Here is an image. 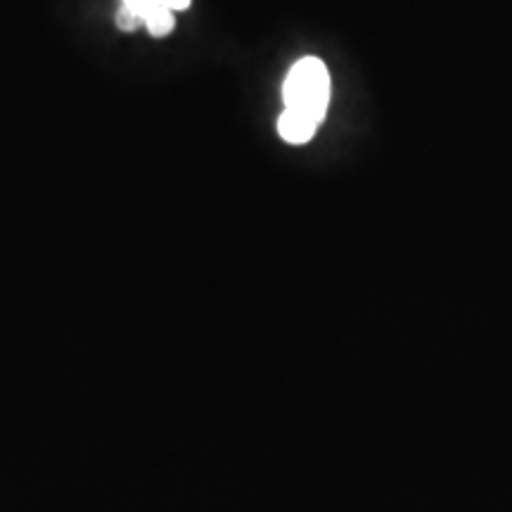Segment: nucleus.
Returning a JSON list of instances; mask_svg holds the SVG:
<instances>
[{
    "instance_id": "423d86ee",
    "label": "nucleus",
    "mask_w": 512,
    "mask_h": 512,
    "mask_svg": "<svg viewBox=\"0 0 512 512\" xmlns=\"http://www.w3.org/2000/svg\"><path fill=\"white\" fill-rule=\"evenodd\" d=\"M190 5V0H164V8H169L171 12L174 10H185Z\"/></svg>"
},
{
    "instance_id": "f257e3e1",
    "label": "nucleus",
    "mask_w": 512,
    "mask_h": 512,
    "mask_svg": "<svg viewBox=\"0 0 512 512\" xmlns=\"http://www.w3.org/2000/svg\"><path fill=\"white\" fill-rule=\"evenodd\" d=\"M287 110L302 112L316 124L325 119L330 105V74L318 57H304L290 69L285 79Z\"/></svg>"
},
{
    "instance_id": "20e7f679",
    "label": "nucleus",
    "mask_w": 512,
    "mask_h": 512,
    "mask_svg": "<svg viewBox=\"0 0 512 512\" xmlns=\"http://www.w3.org/2000/svg\"><path fill=\"white\" fill-rule=\"evenodd\" d=\"M124 5L136 12V15L140 17V22H143V17L147 15V12L155 10V8H164V0H124Z\"/></svg>"
},
{
    "instance_id": "39448f33",
    "label": "nucleus",
    "mask_w": 512,
    "mask_h": 512,
    "mask_svg": "<svg viewBox=\"0 0 512 512\" xmlns=\"http://www.w3.org/2000/svg\"><path fill=\"white\" fill-rule=\"evenodd\" d=\"M117 24L124 31H133L140 24V17L131 8H126V5H124V8H121L119 15H117Z\"/></svg>"
},
{
    "instance_id": "f03ea898",
    "label": "nucleus",
    "mask_w": 512,
    "mask_h": 512,
    "mask_svg": "<svg viewBox=\"0 0 512 512\" xmlns=\"http://www.w3.org/2000/svg\"><path fill=\"white\" fill-rule=\"evenodd\" d=\"M316 128L318 124L311 117H306L302 112L287 110V107L278 119V133L287 140V143L294 145L309 143V140L316 136Z\"/></svg>"
},
{
    "instance_id": "7ed1b4c3",
    "label": "nucleus",
    "mask_w": 512,
    "mask_h": 512,
    "mask_svg": "<svg viewBox=\"0 0 512 512\" xmlns=\"http://www.w3.org/2000/svg\"><path fill=\"white\" fill-rule=\"evenodd\" d=\"M143 22L152 36H157V38L169 36L171 31H174V12H171L169 8H155V10L147 12V15L143 17Z\"/></svg>"
}]
</instances>
